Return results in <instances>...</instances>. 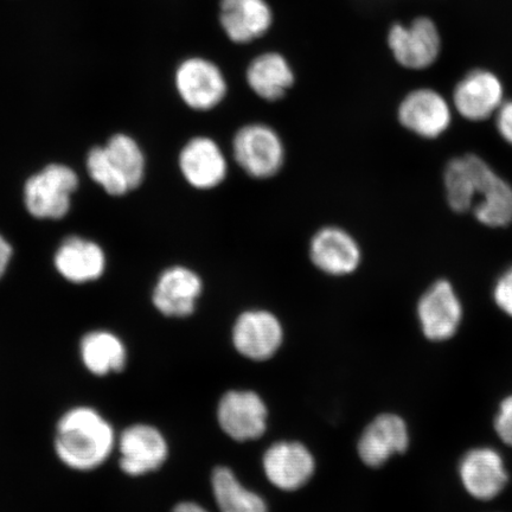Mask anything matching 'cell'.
Listing matches in <instances>:
<instances>
[{"label":"cell","instance_id":"cell-1","mask_svg":"<svg viewBox=\"0 0 512 512\" xmlns=\"http://www.w3.org/2000/svg\"><path fill=\"white\" fill-rule=\"evenodd\" d=\"M117 441L104 415L92 407L79 406L69 409L57 422L54 448L63 465L88 472L107 462Z\"/></svg>","mask_w":512,"mask_h":512},{"label":"cell","instance_id":"cell-2","mask_svg":"<svg viewBox=\"0 0 512 512\" xmlns=\"http://www.w3.org/2000/svg\"><path fill=\"white\" fill-rule=\"evenodd\" d=\"M174 85L179 99L195 112H209L227 99L229 81L215 60L203 55H190L177 63Z\"/></svg>","mask_w":512,"mask_h":512},{"label":"cell","instance_id":"cell-3","mask_svg":"<svg viewBox=\"0 0 512 512\" xmlns=\"http://www.w3.org/2000/svg\"><path fill=\"white\" fill-rule=\"evenodd\" d=\"M387 47L400 67L421 72L434 66L443 50V37L432 18L420 16L409 23L395 22L386 36Z\"/></svg>","mask_w":512,"mask_h":512},{"label":"cell","instance_id":"cell-4","mask_svg":"<svg viewBox=\"0 0 512 512\" xmlns=\"http://www.w3.org/2000/svg\"><path fill=\"white\" fill-rule=\"evenodd\" d=\"M422 336L432 343H446L458 335L464 322V305L450 280H435L416 303Z\"/></svg>","mask_w":512,"mask_h":512},{"label":"cell","instance_id":"cell-5","mask_svg":"<svg viewBox=\"0 0 512 512\" xmlns=\"http://www.w3.org/2000/svg\"><path fill=\"white\" fill-rule=\"evenodd\" d=\"M457 473L466 495L483 503L495 501L510 483L503 454L489 445L469 448L459 459Z\"/></svg>","mask_w":512,"mask_h":512},{"label":"cell","instance_id":"cell-6","mask_svg":"<svg viewBox=\"0 0 512 512\" xmlns=\"http://www.w3.org/2000/svg\"><path fill=\"white\" fill-rule=\"evenodd\" d=\"M283 139L271 126L252 123L242 126L233 139V157L249 177L268 179L285 163Z\"/></svg>","mask_w":512,"mask_h":512},{"label":"cell","instance_id":"cell-7","mask_svg":"<svg viewBox=\"0 0 512 512\" xmlns=\"http://www.w3.org/2000/svg\"><path fill=\"white\" fill-rule=\"evenodd\" d=\"M78 187L79 177L69 166L48 165L25 183V208L36 219L60 220L68 214Z\"/></svg>","mask_w":512,"mask_h":512},{"label":"cell","instance_id":"cell-8","mask_svg":"<svg viewBox=\"0 0 512 512\" xmlns=\"http://www.w3.org/2000/svg\"><path fill=\"white\" fill-rule=\"evenodd\" d=\"M505 100L502 79L490 69L476 68L454 86L451 104L463 119L482 123L494 118Z\"/></svg>","mask_w":512,"mask_h":512},{"label":"cell","instance_id":"cell-9","mask_svg":"<svg viewBox=\"0 0 512 512\" xmlns=\"http://www.w3.org/2000/svg\"><path fill=\"white\" fill-rule=\"evenodd\" d=\"M400 125L422 139L434 140L450 130L453 107L437 89L421 87L403 96L398 107Z\"/></svg>","mask_w":512,"mask_h":512},{"label":"cell","instance_id":"cell-10","mask_svg":"<svg viewBox=\"0 0 512 512\" xmlns=\"http://www.w3.org/2000/svg\"><path fill=\"white\" fill-rule=\"evenodd\" d=\"M412 445L411 427L398 413H382L364 428L357 443L358 457L370 469H380Z\"/></svg>","mask_w":512,"mask_h":512},{"label":"cell","instance_id":"cell-11","mask_svg":"<svg viewBox=\"0 0 512 512\" xmlns=\"http://www.w3.org/2000/svg\"><path fill=\"white\" fill-rule=\"evenodd\" d=\"M217 18L224 36L238 47L264 40L274 25V11L268 0H219Z\"/></svg>","mask_w":512,"mask_h":512},{"label":"cell","instance_id":"cell-12","mask_svg":"<svg viewBox=\"0 0 512 512\" xmlns=\"http://www.w3.org/2000/svg\"><path fill=\"white\" fill-rule=\"evenodd\" d=\"M117 446L120 469L131 477L158 470L169 454L164 435L156 427L145 424L127 427L121 433Z\"/></svg>","mask_w":512,"mask_h":512},{"label":"cell","instance_id":"cell-13","mask_svg":"<svg viewBox=\"0 0 512 512\" xmlns=\"http://www.w3.org/2000/svg\"><path fill=\"white\" fill-rule=\"evenodd\" d=\"M243 76L249 91L266 102L285 99L297 83V72L291 61L274 49L254 55L248 61Z\"/></svg>","mask_w":512,"mask_h":512},{"label":"cell","instance_id":"cell-14","mask_svg":"<svg viewBox=\"0 0 512 512\" xmlns=\"http://www.w3.org/2000/svg\"><path fill=\"white\" fill-rule=\"evenodd\" d=\"M309 255L313 266L331 277L354 274L362 264L360 243L339 227L319 229L312 236Z\"/></svg>","mask_w":512,"mask_h":512},{"label":"cell","instance_id":"cell-15","mask_svg":"<svg viewBox=\"0 0 512 512\" xmlns=\"http://www.w3.org/2000/svg\"><path fill=\"white\" fill-rule=\"evenodd\" d=\"M178 165L185 182L197 190L219 187L228 174V162L221 146L206 136L194 137L182 147Z\"/></svg>","mask_w":512,"mask_h":512},{"label":"cell","instance_id":"cell-16","mask_svg":"<svg viewBox=\"0 0 512 512\" xmlns=\"http://www.w3.org/2000/svg\"><path fill=\"white\" fill-rule=\"evenodd\" d=\"M232 336L241 355L253 361H266L279 350L284 330L272 312L249 310L236 319Z\"/></svg>","mask_w":512,"mask_h":512},{"label":"cell","instance_id":"cell-17","mask_svg":"<svg viewBox=\"0 0 512 512\" xmlns=\"http://www.w3.org/2000/svg\"><path fill=\"white\" fill-rule=\"evenodd\" d=\"M203 281L200 274L185 266H172L159 275L153 288L152 302L162 315L185 318L196 310L202 296Z\"/></svg>","mask_w":512,"mask_h":512},{"label":"cell","instance_id":"cell-18","mask_svg":"<svg viewBox=\"0 0 512 512\" xmlns=\"http://www.w3.org/2000/svg\"><path fill=\"white\" fill-rule=\"evenodd\" d=\"M267 407L254 392L232 390L222 396L217 419L224 433L236 441L261 438L267 428Z\"/></svg>","mask_w":512,"mask_h":512},{"label":"cell","instance_id":"cell-19","mask_svg":"<svg viewBox=\"0 0 512 512\" xmlns=\"http://www.w3.org/2000/svg\"><path fill=\"white\" fill-rule=\"evenodd\" d=\"M492 166L475 153L454 157L446 164L444 187L448 207L457 214L471 213Z\"/></svg>","mask_w":512,"mask_h":512},{"label":"cell","instance_id":"cell-20","mask_svg":"<svg viewBox=\"0 0 512 512\" xmlns=\"http://www.w3.org/2000/svg\"><path fill=\"white\" fill-rule=\"evenodd\" d=\"M264 470L270 482L284 491H296L315 473V458L305 445L297 441H280L268 448Z\"/></svg>","mask_w":512,"mask_h":512},{"label":"cell","instance_id":"cell-21","mask_svg":"<svg viewBox=\"0 0 512 512\" xmlns=\"http://www.w3.org/2000/svg\"><path fill=\"white\" fill-rule=\"evenodd\" d=\"M54 261L57 272L73 284L91 283L106 270V255L101 247L79 236L64 240Z\"/></svg>","mask_w":512,"mask_h":512},{"label":"cell","instance_id":"cell-22","mask_svg":"<svg viewBox=\"0 0 512 512\" xmlns=\"http://www.w3.org/2000/svg\"><path fill=\"white\" fill-rule=\"evenodd\" d=\"M80 357L89 373L107 376L125 369L127 349L113 332L95 330L81 339Z\"/></svg>","mask_w":512,"mask_h":512},{"label":"cell","instance_id":"cell-23","mask_svg":"<svg viewBox=\"0 0 512 512\" xmlns=\"http://www.w3.org/2000/svg\"><path fill=\"white\" fill-rule=\"evenodd\" d=\"M471 213L482 226L509 227L512 223V185L494 171Z\"/></svg>","mask_w":512,"mask_h":512},{"label":"cell","instance_id":"cell-24","mask_svg":"<svg viewBox=\"0 0 512 512\" xmlns=\"http://www.w3.org/2000/svg\"><path fill=\"white\" fill-rule=\"evenodd\" d=\"M211 485L220 512H268L264 499L246 489L228 467H217Z\"/></svg>","mask_w":512,"mask_h":512},{"label":"cell","instance_id":"cell-25","mask_svg":"<svg viewBox=\"0 0 512 512\" xmlns=\"http://www.w3.org/2000/svg\"><path fill=\"white\" fill-rule=\"evenodd\" d=\"M105 147L113 169L130 191L144 181L146 160L139 144L127 134H115Z\"/></svg>","mask_w":512,"mask_h":512},{"label":"cell","instance_id":"cell-26","mask_svg":"<svg viewBox=\"0 0 512 512\" xmlns=\"http://www.w3.org/2000/svg\"><path fill=\"white\" fill-rule=\"evenodd\" d=\"M87 169L93 181L101 185L107 194L123 196L130 192L123 179L113 169L110 159L106 155L105 147H94L88 153Z\"/></svg>","mask_w":512,"mask_h":512},{"label":"cell","instance_id":"cell-27","mask_svg":"<svg viewBox=\"0 0 512 512\" xmlns=\"http://www.w3.org/2000/svg\"><path fill=\"white\" fill-rule=\"evenodd\" d=\"M492 428L501 443L512 448V393L499 401Z\"/></svg>","mask_w":512,"mask_h":512},{"label":"cell","instance_id":"cell-28","mask_svg":"<svg viewBox=\"0 0 512 512\" xmlns=\"http://www.w3.org/2000/svg\"><path fill=\"white\" fill-rule=\"evenodd\" d=\"M492 299L497 309L512 319V266L499 275L492 290Z\"/></svg>","mask_w":512,"mask_h":512},{"label":"cell","instance_id":"cell-29","mask_svg":"<svg viewBox=\"0 0 512 512\" xmlns=\"http://www.w3.org/2000/svg\"><path fill=\"white\" fill-rule=\"evenodd\" d=\"M494 118L499 137L512 146V99L503 102Z\"/></svg>","mask_w":512,"mask_h":512},{"label":"cell","instance_id":"cell-30","mask_svg":"<svg viewBox=\"0 0 512 512\" xmlns=\"http://www.w3.org/2000/svg\"><path fill=\"white\" fill-rule=\"evenodd\" d=\"M12 258V247L2 235H0V279H2L6 270H8Z\"/></svg>","mask_w":512,"mask_h":512},{"label":"cell","instance_id":"cell-31","mask_svg":"<svg viewBox=\"0 0 512 512\" xmlns=\"http://www.w3.org/2000/svg\"><path fill=\"white\" fill-rule=\"evenodd\" d=\"M172 512H208L206 509L201 507L194 502H183L176 505Z\"/></svg>","mask_w":512,"mask_h":512}]
</instances>
